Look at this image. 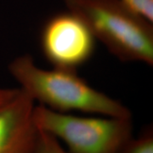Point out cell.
<instances>
[{"label": "cell", "instance_id": "obj_2", "mask_svg": "<svg viewBox=\"0 0 153 153\" xmlns=\"http://www.w3.org/2000/svg\"><path fill=\"white\" fill-rule=\"evenodd\" d=\"M96 41L123 62L153 65L152 22L120 0H64Z\"/></svg>", "mask_w": 153, "mask_h": 153}, {"label": "cell", "instance_id": "obj_6", "mask_svg": "<svg viewBox=\"0 0 153 153\" xmlns=\"http://www.w3.org/2000/svg\"><path fill=\"white\" fill-rule=\"evenodd\" d=\"M123 153H153V135L147 130L138 138H133Z\"/></svg>", "mask_w": 153, "mask_h": 153}, {"label": "cell", "instance_id": "obj_7", "mask_svg": "<svg viewBox=\"0 0 153 153\" xmlns=\"http://www.w3.org/2000/svg\"><path fill=\"white\" fill-rule=\"evenodd\" d=\"M39 129V128H38ZM37 153H68L55 137L39 129Z\"/></svg>", "mask_w": 153, "mask_h": 153}, {"label": "cell", "instance_id": "obj_5", "mask_svg": "<svg viewBox=\"0 0 153 153\" xmlns=\"http://www.w3.org/2000/svg\"><path fill=\"white\" fill-rule=\"evenodd\" d=\"M35 105L20 88L0 105V153H37L39 129L33 117Z\"/></svg>", "mask_w": 153, "mask_h": 153}, {"label": "cell", "instance_id": "obj_9", "mask_svg": "<svg viewBox=\"0 0 153 153\" xmlns=\"http://www.w3.org/2000/svg\"><path fill=\"white\" fill-rule=\"evenodd\" d=\"M19 90V88H1L0 87V105L10 100L16 95Z\"/></svg>", "mask_w": 153, "mask_h": 153}, {"label": "cell", "instance_id": "obj_1", "mask_svg": "<svg viewBox=\"0 0 153 153\" xmlns=\"http://www.w3.org/2000/svg\"><path fill=\"white\" fill-rule=\"evenodd\" d=\"M19 88L46 108L71 113L81 111L107 117H132L122 102L93 88L76 71L38 66L30 55L16 57L8 66Z\"/></svg>", "mask_w": 153, "mask_h": 153}, {"label": "cell", "instance_id": "obj_3", "mask_svg": "<svg viewBox=\"0 0 153 153\" xmlns=\"http://www.w3.org/2000/svg\"><path fill=\"white\" fill-rule=\"evenodd\" d=\"M39 129L66 145L68 153H123L134 138L132 117L62 113L36 105Z\"/></svg>", "mask_w": 153, "mask_h": 153}, {"label": "cell", "instance_id": "obj_8", "mask_svg": "<svg viewBox=\"0 0 153 153\" xmlns=\"http://www.w3.org/2000/svg\"><path fill=\"white\" fill-rule=\"evenodd\" d=\"M134 10L153 22V0H120Z\"/></svg>", "mask_w": 153, "mask_h": 153}, {"label": "cell", "instance_id": "obj_4", "mask_svg": "<svg viewBox=\"0 0 153 153\" xmlns=\"http://www.w3.org/2000/svg\"><path fill=\"white\" fill-rule=\"evenodd\" d=\"M96 42L82 18L69 10L50 17L40 35L42 52L51 66L74 71L91 59Z\"/></svg>", "mask_w": 153, "mask_h": 153}]
</instances>
